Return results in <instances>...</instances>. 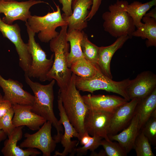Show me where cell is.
I'll list each match as a JSON object with an SVG mask.
<instances>
[{"label": "cell", "instance_id": "f35d334b", "mask_svg": "<svg viewBox=\"0 0 156 156\" xmlns=\"http://www.w3.org/2000/svg\"><path fill=\"white\" fill-rule=\"evenodd\" d=\"M14 0H0V1H14Z\"/></svg>", "mask_w": 156, "mask_h": 156}, {"label": "cell", "instance_id": "e575fe53", "mask_svg": "<svg viewBox=\"0 0 156 156\" xmlns=\"http://www.w3.org/2000/svg\"><path fill=\"white\" fill-rule=\"evenodd\" d=\"M12 107L8 101L3 100L2 97L0 100V118L3 116Z\"/></svg>", "mask_w": 156, "mask_h": 156}, {"label": "cell", "instance_id": "277c9868", "mask_svg": "<svg viewBox=\"0 0 156 156\" xmlns=\"http://www.w3.org/2000/svg\"><path fill=\"white\" fill-rule=\"evenodd\" d=\"M127 1L117 0L108 7V11L104 12L102 18L104 30L112 36L118 38L128 36L130 38L135 30L133 20L126 10Z\"/></svg>", "mask_w": 156, "mask_h": 156}, {"label": "cell", "instance_id": "f1b7e54d", "mask_svg": "<svg viewBox=\"0 0 156 156\" xmlns=\"http://www.w3.org/2000/svg\"><path fill=\"white\" fill-rule=\"evenodd\" d=\"M141 129L147 138L150 142L154 146L156 144V110L153 113L151 117Z\"/></svg>", "mask_w": 156, "mask_h": 156}, {"label": "cell", "instance_id": "d6a6232c", "mask_svg": "<svg viewBox=\"0 0 156 156\" xmlns=\"http://www.w3.org/2000/svg\"><path fill=\"white\" fill-rule=\"evenodd\" d=\"M62 5V10L64 14L66 16L71 15L73 12L72 9V0H58Z\"/></svg>", "mask_w": 156, "mask_h": 156}, {"label": "cell", "instance_id": "f546056e", "mask_svg": "<svg viewBox=\"0 0 156 156\" xmlns=\"http://www.w3.org/2000/svg\"><path fill=\"white\" fill-rule=\"evenodd\" d=\"M101 145L102 146L108 156H126L127 153L118 143L113 142L111 140H102Z\"/></svg>", "mask_w": 156, "mask_h": 156}, {"label": "cell", "instance_id": "1f68e13d", "mask_svg": "<svg viewBox=\"0 0 156 156\" xmlns=\"http://www.w3.org/2000/svg\"><path fill=\"white\" fill-rule=\"evenodd\" d=\"M102 138L96 136L91 137L89 142L82 147L76 148L75 150V154L77 155H86L88 150L92 152L101 145Z\"/></svg>", "mask_w": 156, "mask_h": 156}, {"label": "cell", "instance_id": "83f0119b", "mask_svg": "<svg viewBox=\"0 0 156 156\" xmlns=\"http://www.w3.org/2000/svg\"><path fill=\"white\" fill-rule=\"evenodd\" d=\"M137 156H154L150 142L141 131L137 136L133 146Z\"/></svg>", "mask_w": 156, "mask_h": 156}, {"label": "cell", "instance_id": "8fae6325", "mask_svg": "<svg viewBox=\"0 0 156 156\" xmlns=\"http://www.w3.org/2000/svg\"><path fill=\"white\" fill-rule=\"evenodd\" d=\"M42 3L49 4L41 0H29L21 2L14 0L0 1V14L3 13L5 16L2 20L9 25L12 24L14 21L17 20H21L26 23L31 15L29 11L31 7Z\"/></svg>", "mask_w": 156, "mask_h": 156}, {"label": "cell", "instance_id": "603a6c76", "mask_svg": "<svg viewBox=\"0 0 156 156\" xmlns=\"http://www.w3.org/2000/svg\"><path fill=\"white\" fill-rule=\"evenodd\" d=\"M142 21V25L133 32V36L140 37L147 39L146 42L147 47L156 46V20L144 16Z\"/></svg>", "mask_w": 156, "mask_h": 156}, {"label": "cell", "instance_id": "d6986e66", "mask_svg": "<svg viewBox=\"0 0 156 156\" xmlns=\"http://www.w3.org/2000/svg\"><path fill=\"white\" fill-rule=\"evenodd\" d=\"M23 126L16 127L13 132L8 136L4 143L1 152L4 156H36L41 154L36 148L23 149L17 145L23 137Z\"/></svg>", "mask_w": 156, "mask_h": 156}, {"label": "cell", "instance_id": "9a60e30c", "mask_svg": "<svg viewBox=\"0 0 156 156\" xmlns=\"http://www.w3.org/2000/svg\"><path fill=\"white\" fill-rule=\"evenodd\" d=\"M93 0H72V14L66 16L64 14L62 18L67 23V31L75 29L82 31L88 26L86 18L92 6Z\"/></svg>", "mask_w": 156, "mask_h": 156}, {"label": "cell", "instance_id": "ffe728a7", "mask_svg": "<svg viewBox=\"0 0 156 156\" xmlns=\"http://www.w3.org/2000/svg\"><path fill=\"white\" fill-rule=\"evenodd\" d=\"M129 38L128 36H122L118 38L110 45L100 47L97 64L101 71L106 76L112 79L110 70L112 58L116 52L121 48Z\"/></svg>", "mask_w": 156, "mask_h": 156}, {"label": "cell", "instance_id": "52a82bcc", "mask_svg": "<svg viewBox=\"0 0 156 156\" xmlns=\"http://www.w3.org/2000/svg\"><path fill=\"white\" fill-rule=\"evenodd\" d=\"M55 5V11L49 12L43 16L31 15L26 22L33 32L39 33L38 36L42 42H49L59 34L56 30L57 27L67 25L62 17L59 6Z\"/></svg>", "mask_w": 156, "mask_h": 156}, {"label": "cell", "instance_id": "ac0fdd59", "mask_svg": "<svg viewBox=\"0 0 156 156\" xmlns=\"http://www.w3.org/2000/svg\"><path fill=\"white\" fill-rule=\"evenodd\" d=\"M88 109L113 112L128 101L124 98L114 95L89 94L82 96Z\"/></svg>", "mask_w": 156, "mask_h": 156}, {"label": "cell", "instance_id": "d590c367", "mask_svg": "<svg viewBox=\"0 0 156 156\" xmlns=\"http://www.w3.org/2000/svg\"><path fill=\"white\" fill-rule=\"evenodd\" d=\"M91 137L89 134L85 132L79 140L81 144L82 145L86 144L89 142Z\"/></svg>", "mask_w": 156, "mask_h": 156}, {"label": "cell", "instance_id": "74e56055", "mask_svg": "<svg viewBox=\"0 0 156 156\" xmlns=\"http://www.w3.org/2000/svg\"><path fill=\"white\" fill-rule=\"evenodd\" d=\"M3 97V96L0 93V100ZM7 135L2 130H0V146L1 142L5 140L7 138Z\"/></svg>", "mask_w": 156, "mask_h": 156}, {"label": "cell", "instance_id": "4fadbf2b", "mask_svg": "<svg viewBox=\"0 0 156 156\" xmlns=\"http://www.w3.org/2000/svg\"><path fill=\"white\" fill-rule=\"evenodd\" d=\"M57 105L60 117L59 121L63 126L64 129V134L61 135L60 139V142L64 149L61 153L56 151L54 156H66L69 154L70 156H73L75 154V150L78 142L76 140H72L71 138L73 137L77 138L79 141L80 137L68 119L58 95Z\"/></svg>", "mask_w": 156, "mask_h": 156}, {"label": "cell", "instance_id": "d4e9b609", "mask_svg": "<svg viewBox=\"0 0 156 156\" xmlns=\"http://www.w3.org/2000/svg\"><path fill=\"white\" fill-rule=\"evenodd\" d=\"M156 5V0H151L142 3L134 1L126 7V10L132 18L136 28L141 26L143 24L141 20L147 12L153 7Z\"/></svg>", "mask_w": 156, "mask_h": 156}, {"label": "cell", "instance_id": "7402d4cb", "mask_svg": "<svg viewBox=\"0 0 156 156\" xmlns=\"http://www.w3.org/2000/svg\"><path fill=\"white\" fill-rule=\"evenodd\" d=\"M156 110V88L148 95L139 100L135 112L139 119L140 130Z\"/></svg>", "mask_w": 156, "mask_h": 156}, {"label": "cell", "instance_id": "44dd1931", "mask_svg": "<svg viewBox=\"0 0 156 156\" xmlns=\"http://www.w3.org/2000/svg\"><path fill=\"white\" fill-rule=\"evenodd\" d=\"M140 130L139 118L135 112L127 127L118 134L108 136L110 140L117 141L128 153L133 148L134 142Z\"/></svg>", "mask_w": 156, "mask_h": 156}, {"label": "cell", "instance_id": "cb8c5ba5", "mask_svg": "<svg viewBox=\"0 0 156 156\" xmlns=\"http://www.w3.org/2000/svg\"><path fill=\"white\" fill-rule=\"evenodd\" d=\"M85 33L82 31L73 29L67 31V39L70 45V51L67 57L68 67L70 68L75 60L84 57L81 48V42Z\"/></svg>", "mask_w": 156, "mask_h": 156}, {"label": "cell", "instance_id": "836d02e7", "mask_svg": "<svg viewBox=\"0 0 156 156\" xmlns=\"http://www.w3.org/2000/svg\"><path fill=\"white\" fill-rule=\"evenodd\" d=\"M102 0H93L91 9L87 16L86 20H90L95 15L99 10Z\"/></svg>", "mask_w": 156, "mask_h": 156}, {"label": "cell", "instance_id": "4316f807", "mask_svg": "<svg viewBox=\"0 0 156 156\" xmlns=\"http://www.w3.org/2000/svg\"><path fill=\"white\" fill-rule=\"evenodd\" d=\"M81 46L84 57L88 61L97 64L100 47L92 42L85 33L81 40Z\"/></svg>", "mask_w": 156, "mask_h": 156}, {"label": "cell", "instance_id": "3957f363", "mask_svg": "<svg viewBox=\"0 0 156 156\" xmlns=\"http://www.w3.org/2000/svg\"><path fill=\"white\" fill-rule=\"evenodd\" d=\"M75 75L72 73L70 80L65 87L59 89L60 98L65 113L70 122L81 137L85 133L84 120L88 109L75 84Z\"/></svg>", "mask_w": 156, "mask_h": 156}, {"label": "cell", "instance_id": "5b68a950", "mask_svg": "<svg viewBox=\"0 0 156 156\" xmlns=\"http://www.w3.org/2000/svg\"><path fill=\"white\" fill-rule=\"evenodd\" d=\"M130 80L128 78L120 81H114L103 74L98 66L96 73L91 77L83 78L76 75L75 77V86L79 91L93 93L96 90H104L118 94L128 101L130 100L127 88Z\"/></svg>", "mask_w": 156, "mask_h": 156}, {"label": "cell", "instance_id": "9c48e42d", "mask_svg": "<svg viewBox=\"0 0 156 156\" xmlns=\"http://www.w3.org/2000/svg\"><path fill=\"white\" fill-rule=\"evenodd\" d=\"M0 31L3 37L7 38L14 45L19 57L20 67L26 73L31 62L27 43H25L21 35V29L17 23L9 25L4 22L0 17Z\"/></svg>", "mask_w": 156, "mask_h": 156}, {"label": "cell", "instance_id": "30bf717a", "mask_svg": "<svg viewBox=\"0 0 156 156\" xmlns=\"http://www.w3.org/2000/svg\"><path fill=\"white\" fill-rule=\"evenodd\" d=\"M113 112L88 109L84 120L85 132L92 136H96L110 140L108 132Z\"/></svg>", "mask_w": 156, "mask_h": 156}, {"label": "cell", "instance_id": "2e32d148", "mask_svg": "<svg viewBox=\"0 0 156 156\" xmlns=\"http://www.w3.org/2000/svg\"><path fill=\"white\" fill-rule=\"evenodd\" d=\"M140 99H134L116 108L112 112L108 135L116 134L129 125Z\"/></svg>", "mask_w": 156, "mask_h": 156}, {"label": "cell", "instance_id": "ba28073f", "mask_svg": "<svg viewBox=\"0 0 156 156\" xmlns=\"http://www.w3.org/2000/svg\"><path fill=\"white\" fill-rule=\"evenodd\" d=\"M52 123L46 121L36 133L31 134L26 133L25 138L20 144L22 148H37L42 153L43 156H50L55 150L56 141L51 134Z\"/></svg>", "mask_w": 156, "mask_h": 156}, {"label": "cell", "instance_id": "e0dca14e", "mask_svg": "<svg viewBox=\"0 0 156 156\" xmlns=\"http://www.w3.org/2000/svg\"><path fill=\"white\" fill-rule=\"evenodd\" d=\"M14 111L12 123L16 127L26 126L32 131L39 130L47 121L31 111L32 106L16 104L12 105Z\"/></svg>", "mask_w": 156, "mask_h": 156}, {"label": "cell", "instance_id": "7a4b0ae2", "mask_svg": "<svg viewBox=\"0 0 156 156\" xmlns=\"http://www.w3.org/2000/svg\"><path fill=\"white\" fill-rule=\"evenodd\" d=\"M61 27L58 35L49 42L50 48L53 53L54 57L52 67L47 75V80L54 79L60 89L68 85L72 73L68 66L67 60L69 48L67 39L68 26Z\"/></svg>", "mask_w": 156, "mask_h": 156}, {"label": "cell", "instance_id": "7c38bea8", "mask_svg": "<svg viewBox=\"0 0 156 156\" xmlns=\"http://www.w3.org/2000/svg\"><path fill=\"white\" fill-rule=\"evenodd\" d=\"M0 87L4 93L3 100L12 105L18 104L32 106L34 96L23 89L22 83L17 81L3 78L0 74Z\"/></svg>", "mask_w": 156, "mask_h": 156}, {"label": "cell", "instance_id": "6da1fadb", "mask_svg": "<svg viewBox=\"0 0 156 156\" xmlns=\"http://www.w3.org/2000/svg\"><path fill=\"white\" fill-rule=\"evenodd\" d=\"M25 78L26 82L34 94L31 111L52 123L57 132L53 138L57 143L59 142L61 136L62 134L61 133H62L63 132V128L55 117L53 109V87L55 81L53 79L49 84L42 85L33 81L26 74H25Z\"/></svg>", "mask_w": 156, "mask_h": 156}, {"label": "cell", "instance_id": "484cf974", "mask_svg": "<svg viewBox=\"0 0 156 156\" xmlns=\"http://www.w3.org/2000/svg\"><path fill=\"white\" fill-rule=\"evenodd\" d=\"M98 68L97 64L88 61L84 57L73 61L70 68L72 73L83 78L93 76L96 73Z\"/></svg>", "mask_w": 156, "mask_h": 156}, {"label": "cell", "instance_id": "8d00e7d4", "mask_svg": "<svg viewBox=\"0 0 156 156\" xmlns=\"http://www.w3.org/2000/svg\"><path fill=\"white\" fill-rule=\"evenodd\" d=\"M144 16L153 18L156 20V8L152 9L148 12L146 13Z\"/></svg>", "mask_w": 156, "mask_h": 156}, {"label": "cell", "instance_id": "5bb4252c", "mask_svg": "<svg viewBox=\"0 0 156 156\" xmlns=\"http://www.w3.org/2000/svg\"><path fill=\"white\" fill-rule=\"evenodd\" d=\"M156 88V75L150 71H145L131 80L127 88L130 100L141 99L151 93Z\"/></svg>", "mask_w": 156, "mask_h": 156}, {"label": "cell", "instance_id": "4dcf8cb0", "mask_svg": "<svg viewBox=\"0 0 156 156\" xmlns=\"http://www.w3.org/2000/svg\"><path fill=\"white\" fill-rule=\"evenodd\" d=\"M14 113L12 107L0 118V130L3 131L7 136L10 135L16 128L12 123Z\"/></svg>", "mask_w": 156, "mask_h": 156}, {"label": "cell", "instance_id": "8992f818", "mask_svg": "<svg viewBox=\"0 0 156 156\" xmlns=\"http://www.w3.org/2000/svg\"><path fill=\"white\" fill-rule=\"evenodd\" d=\"M29 39L27 43L29 52L31 57V63L26 73L29 77L38 79L41 81L47 80V75L51 69L53 62L54 54L50 58H47L45 52L35 39V33L25 23Z\"/></svg>", "mask_w": 156, "mask_h": 156}]
</instances>
